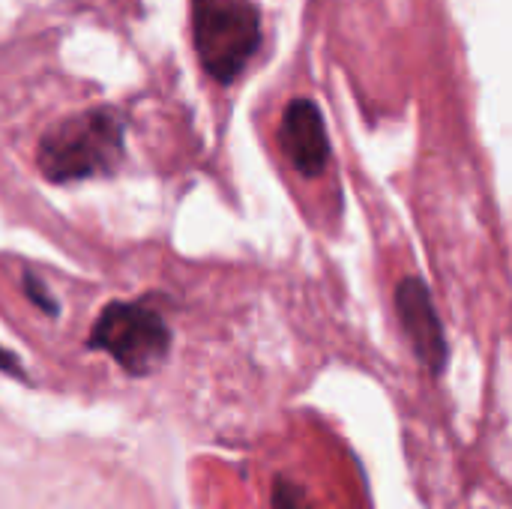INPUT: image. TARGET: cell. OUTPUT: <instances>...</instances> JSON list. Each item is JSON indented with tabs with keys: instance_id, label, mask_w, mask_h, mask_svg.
<instances>
[{
	"instance_id": "5b68a950",
	"label": "cell",
	"mask_w": 512,
	"mask_h": 509,
	"mask_svg": "<svg viewBox=\"0 0 512 509\" xmlns=\"http://www.w3.org/2000/svg\"><path fill=\"white\" fill-rule=\"evenodd\" d=\"M279 147L300 177L315 180L327 171L330 138H327L321 108L312 99L297 96L285 105V114L279 123Z\"/></svg>"
},
{
	"instance_id": "ba28073f",
	"label": "cell",
	"mask_w": 512,
	"mask_h": 509,
	"mask_svg": "<svg viewBox=\"0 0 512 509\" xmlns=\"http://www.w3.org/2000/svg\"><path fill=\"white\" fill-rule=\"evenodd\" d=\"M0 372H3V375H12V378H21V381H24L21 360H18L12 351H6V348H0Z\"/></svg>"
},
{
	"instance_id": "8992f818",
	"label": "cell",
	"mask_w": 512,
	"mask_h": 509,
	"mask_svg": "<svg viewBox=\"0 0 512 509\" xmlns=\"http://www.w3.org/2000/svg\"><path fill=\"white\" fill-rule=\"evenodd\" d=\"M270 507L273 509H309L306 492L288 480V477H276L273 489H270Z\"/></svg>"
},
{
	"instance_id": "6da1fadb",
	"label": "cell",
	"mask_w": 512,
	"mask_h": 509,
	"mask_svg": "<svg viewBox=\"0 0 512 509\" xmlns=\"http://www.w3.org/2000/svg\"><path fill=\"white\" fill-rule=\"evenodd\" d=\"M126 123L114 108H90L57 120L36 147V165L48 183L108 177L126 156Z\"/></svg>"
},
{
	"instance_id": "277c9868",
	"label": "cell",
	"mask_w": 512,
	"mask_h": 509,
	"mask_svg": "<svg viewBox=\"0 0 512 509\" xmlns=\"http://www.w3.org/2000/svg\"><path fill=\"white\" fill-rule=\"evenodd\" d=\"M393 303H396V315H399V324L411 342L414 357L432 375H441L447 366L450 348H447V333H444V324H441V315L435 309L429 285L420 276H405L396 285Z\"/></svg>"
},
{
	"instance_id": "3957f363",
	"label": "cell",
	"mask_w": 512,
	"mask_h": 509,
	"mask_svg": "<svg viewBox=\"0 0 512 509\" xmlns=\"http://www.w3.org/2000/svg\"><path fill=\"white\" fill-rule=\"evenodd\" d=\"M87 348L108 354L126 375L144 378L168 357L171 327L147 303L114 300L96 315Z\"/></svg>"
},
{
	"instance_id": "7a4b0ae2",
	"label": "cell",
	"mask_w": 512,
	"mask_h": 509,
	"mask_svg": "<svg viewBox=\"0 0 512 509\" xmlns=\"http://www.w3.org/2000/svg\"><path fill=\"white\" fill-rule=\"evenodd\" d=\"M192 42L204 72L231 84L261 48V12L252 0H192Z\"/></svg>"
},
{
	"instance_id": "52a82bcc",
	"label": "cell",
	"mask_w": 512,
	"mask_h": 509,
	"mask_svg": "<svg viewBox=\"0 0 512 509\" xmlns=\"http://www.w3.org/2000/svg\"><path fill=\"white\" fill-rule=\"evenodd\" d=\"M21 288H24V294H27V300L36 306V309H42L45 315H57V300L48 294V288H45V282L36 276V273H24L21 276Z\"/></svg>"
}]
</instances>
